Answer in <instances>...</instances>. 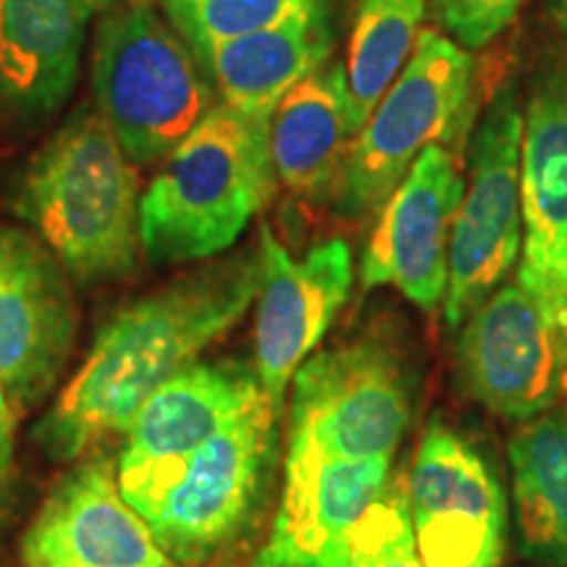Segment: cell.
Instances as JSON below:
<instances>
[{"label": "cell", "mask_w": 567, "mask_h": 567, "mask_svg": "<svg viewBox=\"0 0 567 567\" xmlns=\"http://www.w3.org/2000/svg\"><path fill=\"white\" fill-rule=\"evenodd\" d=\"M264 394L245 363H193L176 373L126 425L116 463L124 499L140 513L184 460Z\"/></svg>", "instance_id": "obj_14"}, {"label": "cell", "mask_w": 567, "mask_h": 567, "mask_svg": "<svg viewBox=\"0 0 567 567\" xmlns=\"http://www.w3.org/2000/svg\"><path fill=\"white\" fill-rule=\"evenodd\" d=\"M13 423H17V410L6 389L0 386V478L9 473L13 460Z\"/></svg>", "instance_id": "obj_26"}, {"label": "cell", "mask_w": 567, "mask_h": 567, "mask_svg": "<svg viewBox=\"0 0 567 567\" xmlns=\"http://www.w3.org/2000/svg\"><path fill=\"white\" fill-rule=\"evenodd\" d=\"M549 11L555 17L557 30L563 32V38L567 42V0H549Z\"/></svg>", "instance_id": "obj_27"}, {"label": "cell", "mask_w": 567, "mask_h": 567, "mask_svg": "<svg viewBox=\"0 0 567 567\" xmlns=\"http://www.w3.org/2000/svg\"><path fill=\"white\" fill-rule=\"evenodd\" d=\"M439 32L465 51H481L513 24L523 0H429Z\"/></svg>", "instance_id": "obj_25"}, {"label": "cell", "mask_w": 567, "mask_h": 567, "mask_svg": "<svg viewBox=\"0 0 567 567\" xmlns=\"http://www.w3.org/2000/svg\"><path fill=\"white\" fill-rule=\"evenodd\" d=\"M260 247L210 260L126 305L97 331L80 371L32 431L53 463L124 434L158 389L243 321L260 289Z\"/></svg>", "instance_id": "obj_1"}, {"label": "cell", "mask_w": 567, "mask_h": 567, "mask_svg": "<svg viewBox=\"0 0 567 567\" xmlns=\"http://www.w3.org/2000/svg\"><path fill=\"white\" fill-rule=\"evenodd\" d=\"M413 415V371L400 344L368 334L308 358L292 375L287 460H392Z\"/></svg>", "instance_id": "obj_5"}, {"label": "cell", "mask_w": 567, "mask_h": 567, "mask_svg": "<svg viewBox=\"0 0 567 567\" xmlns=\"http://www.w3.org/2000/svg\"><path fill=\"white\" fill-rule=\"evenodd\" d=\"M118 0H0V122L32 130L63 109L90 30Z\"/></svg>", "instance_id": "obj_17"}, {"label": "cell", "mask_w": 567, "mask_h": 567, "mask_svg": "<svg viewBox=\"0 0 567 567\" xmlns=\"http://www.w3.org/2000/svg\"><path fill=\"white\" fill-rule=\"evenodd\" d=\"M465 392L488 413L530 421L567 396V354L520 284H502L467 316L457 344Z\"/></svg>", "instance_id": "obj_11"}, {"label": "cell", "mask_w": 567, "mask_h": 567, "mask_svg": "<svg viewBox=\"0 0 567 567\" xmlns=\"http://www.w3.org/2000/svg\"><path fill=\"white\" fill-rule=\"evenodd\" d=\"M463 195L465 174L457 155L446 145L425 147L381 205L360 264L363 289L394 287L415 308L436 313L444 305L452 224Z\"/></svg>", "instance_id": "obj_15"}, {"label": "cell", "mask_w": 567, "mask_h": 567, "mask_svg": "<svg viewBox=\"0 0 567 567\" xmlns=\"http://www.w3.org/2000/svg\"><path fill=\"white\" fill-rule=\"evenodd\" d=\"M415 549L425 567H499L507 496L484 452L444 417L425 425L408 476Z\"/></svg>", "instance_id": "obj_9"}, {"label": "cell", "mask_w": 567, "mask_h": 567, "mask_svg": "<svg viewBox=\"0 0 567 567\" xmlns=\"http://www.w3.org/2000/svg\"><path fill=\"white\" fill-rule=\"evenodd\" d=\"M392 460H284L279 513L250 567H350L360 517L389 484Z\"/></svg>", "instance_id": "obj_18"}, {"label": "cell", "mask_w": 567, "mask_h": 567, "mask_svg": "<svg viewBox=\"0 0 567 567\" xmlns=\"http://www.w3.org/2000/svg\"><path fill=\"white\" fill-rule=\"evenodd\" d=\"M523 109L513 87L496 92L471 140L465 195L452 224L442 316L457 329L513 271L523 247Z\"/></svg>", "instance_id": "obj_8"}, {"label": "cell", "mask_w": 567, "mask_h": 567, "mask_svg": "<svg viewBox=\"0 0 567 567\" xmlns=\"http://www.w3.org/2000/svg\"><path fill=\"white\" fill-rule=\"evenodd\" d=\"M473 71L471 53L455 40L421 32L408 66L354 134L334 193L344 216L381 210L425 147L452 142L471 111Z\"/></svg>", "instance_id": "obj_7"}, {"label": "cell", "mask_w": 567, "mask_h": 567, "mask_svg": "<svg viewBox=\"0 0 567 567\" xmlns=\"http://www.w3.org/2000/svg\"><path fill=\"white\" fill-rule=\"evenodd\" d=\"M258 321H255V373L276 413L287 386L350 300L354 266L350 245L331 237L292 258L276 234L260 229Z\"/></svg>", "instance_id": "obj_13"}, {"label": "cell", "mask_w": 567, "mask_h": 567, "mask_svg": "<svg viewBox=\"0 0 567 567\" xmlns=\"http://www.w3.org/2000/svg\"><path fill=\"white\" fill-rule=\"evenodd\" d=\"M140 176L101 111H74L19 182L17 216L80 284L118 281L137 268Z\"/></svg>", "instance_id": "obj_2"}, {"label": "cell", "mask_w": 567, "mask_h": 567, "mask_svg": "<svg viewBox=\"0 0 567 567\" xmlns=\"http://www.w3.org/2000/svg\"><path fill=\"white\" fill-rule=\"evenodd\" d=\"M523 260L517 284L534 297L567 354V63L538 71L523 111Z\"/></svg>", "instance_id": "obj_12"}, {"label": "cell", "mask_w": 567, "mask_h": 567, "mask_svg": "<svg viewBox=\"0 0 567 567\" xmlns=\"http://www.w3.org/2000/svg\"><path fill=\"white\" fill-rule=\"evenodd\" d=\"M71 276L38 237L0 226V386L17 413L40 405L76 342Z\"/></svg>", "instance_id": "obj_10"}, {"label": "cell", "mask_w": 567, "mask_h": 567, "mask_svg": "<svg viewBox=\"0 0 567 567\" xmlns=\"http://www.w3.org/2000/svg\"><path fill=\"white\" fill-rule=\"evenodd\" d=\"M276 184L271 116L218 103L142 195V252L155 266L216 258L243 237Z\"/></svg>", "instance_id": "obj_3"}, {"label": "cell", "mask_w": 567, "mask_h": 567, "mask_svg": "<svg viewBox=\"0 0 567 567\" xmlns=\"http://www.w3.org/2000/svg\"><path fill=\"white\" fill-rule=\"evenodd\" d=\"M331 48L329 9H321L243 38L210 42L195 53L218 101L255 116H271L297 82L331 61Z\"/></svg>", "instance_id": "obj_20"}, {"label": "cell", "mask_w": 567, "mask_h": 567, "mask_svg": "<svg viewBox=\"0 0 567 567\" xmlns=\"http://www.w3.org/2000/svg\"><path fill=\"white\" fill-rule=\"evenodd\" d=\"M92 92L134 163L168 158L218 105L200 55L147 0H118L97 21Z\"/></svg>", "instance_id": "obj_4"}, {"label": "cell", "mask_w": 567, "mask_h": 567, "mask_svg": "<svg viewBox=\"0 0 567 567\" xmlns=\"http://www.w3.org/2000/svg\"><path fill=\"white\" fill-rule=\"evenodd\" d=\"M507 452L523 557L567 567V408L523 421Z\"/></svg>", "instance_id": "obj_21"}, {"label": "cell", "mask_w": 567, "mask_h": 567, "mask_svg": "<svg viewBox=\"0 0 567 567\" xmlns=\"http://www.w3.org/2000/svg\"><path fill=\"white\" fill-rule=\"evenodd\" d=\"M354 134L344 63L326 61L297 82L271 113L276 179L308 200L334 195Z\"/></svg>", "instance_id": "obj_19"}, {"label": "cell", "mask_w": 567, "mask_h": 567, "mask_svg": "<svg viewBox=\"0 0 567 567\" xmlns=\"http://www.w3.org/2000/svg\"><path fill=\"white\" fill-rule=\"evenodd\" d=\"M429 0H360L344 74L358 130L413 55Z\"/></svg>", "instance_id": "obj_22"}, {"label": "cell", "mask_w": 567, "mask_h": 567, "mask_svg": "<svg viewBox=\"0 0 567 567\" xmlns=\"http://www.w3.org/2000/svg\"><path fill=\"white\" fill-rule=\"evenodd\" d=\"M321 9L329 0H166L168 19L195 51Z\"/></svg>", "instance_id": "obj_23"}, {"label": "cell", "mask_w": 567, "mask_h": 567, "mask_svg": "<svg viewBox=\"0 0 567 567\" xmlns=\"http://www.w3.org/2000/svg\"><path fill=\"white\" fill-rule=\"evenodd\" d=\"M350 567H425L415 549L405 488L386 484L360 517Z\"/></svg>", "instance_id": "obj_24"}, {"label": "cell", "mask_w": 567, "mask_h": 567, "mask_svg": "<svg viewBox=\"0 0 567 567\" xmlns=\"http://www.w3.org/2000/svg\"><path fill=\"white\" fill-rule=\"evenodd\" d=\"M24 567H176L124 499L116 465L92 455L63 476L21 538Z\"/></svg>", "instance_id": "obj_16"}, {"label": "cell", "mask_w": 567, "mask_h": 567, "mask_svg": "<svg viewBox=\"0 0 567 567\" xmlns=\"http://www.w3.org/2000/svg\"><path fill=\"white\" fill-rule=\"evenodd\" d=\"M279 417L264 394L184 460L140 509L176 567L210 565L250 528L271 478Z\"/></svg>", "instance_id": "obj_6"}]
</instances>
